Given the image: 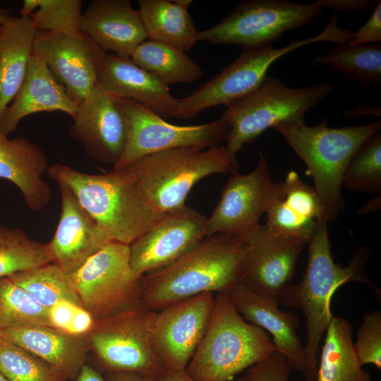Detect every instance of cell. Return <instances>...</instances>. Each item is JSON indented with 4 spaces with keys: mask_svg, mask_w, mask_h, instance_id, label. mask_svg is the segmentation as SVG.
I'll list each match as a JSON object with an SVG mask.
<instances>
[{
    "mask_svg": "<svg viewBox=\"0 0 381 381\" xmlns=\"http://www.w3.org/2000/svg\"><path fill=\"white\" fill-rule=\"evenodd\" d=\"M138 11L147 39L175 47L185 52L197 42L198 30L184 8L174 0H138Z\"/></svg>",
    "mask_w": 381,
    "mask_h": 381,
    "instance_id": "f1b7e54d",
    "label": "cell"
},
{
    "mask_svg": "<svg viewBox=\"0 0 381 381\" xmlns=\"http://www.w3.org/2000/svg\"><path fill=\"white\" fill-rule=\"evenodd\" d=\"M317 381H373L358 359L351 325L341 317L333 316L325 332Z\"/></svg>",
    "mask_w": 381,
    "mask_h": 381,
    "instance_id": "83f0119b",
    "label": "cell"
},
{
    "mask_svg": "<svg viewBox=\"0 0 381 381\" xmlns=\"http://www.w3.org/2000/svg\"><path fill=\"white\" fill-rule=\"evenodd\" d=\"M332 90L327 82L292 87L278 78L267 75L253 91L226 105L220 118L230 128L226 146L230 174L238 171L237 155L246 144L277 124L305 123L307 111Z\"/></svg>",
    "mask_w": 381,
    "mask_h": 381,
    "instance_id": "8992f818",
    "label": "cell"
},
{
    "mask_svg": "<svg viewBox=\"0 0 381 381\" xmlns=\"http://www.w3.org/2000/svg\"><path fill=\"white\" fill-rule=\"evenodd\" d=\"M274 185L267 159L260 151L255 169L246 174H230L217 205L207 218V236L226 234L241 238L254 230L266 212Z\"/></svg>",
    "mask_w": 381,
    "mask_h": 381,
    "instance_id": "9a60e30c",
    "label": "cell"
},
{
    "mask_svg": "<svg viewBox=\"0 0 381 381\" xmlns=\"http://www.w3.org/2000/svg\"><path fill=\"white\" fill-rule=\"evenodd\" d=\"M380 0H318L319 7H327L334 11L355 12L375 8Z\"/></svg>",
    "mask_w": 381,
    "mask_h": 381,
    "instance_id": "b9f144b4",
    "label": "cell"
},
{
    "mask_svg": "<svg viewBox=\"0 0 381 381\" xmlns=\"http://www.w3.org/2000/svg\"><path fill=\"white\" fill-rule=\"evenodd\" d=\"M80 30L104 53L123 58H131L147 40L140 13L130 0L92 1L82 15Z\"/></svg>",
    "mask_w": 381,
    "mask_h": 381,
    "instance_id": "7402d4cb",
    "label": "cell"
},
{
    "mask_svg": "<svg viewBox=\"0 0 381 381\" xmlns=\"http://www.w3.org/2000/svg\"><path fill=\"white\" fill-rule=\"evenodd\" d=\"M33 325L52 326L48 309L9 277L0 278V330Z\"/></svg>",
    "mask_w": 381,
    "mask_h": 381,
    "instance_id": "836d02e7",
    "label": "cell"
},
{
    "mask_svg": "<svg viewBox=\"0 0 381 381\" xmlns=\"http://www.w3.org/2000/svg\"><path fill=\"white\" fill-rule=\"evenodd\" d=\"M11 17L9 9H6L0 6V30Z\"/></svg>",
    "mask_w": 381,
    "mask_h": 381,
    "instance_id": "681fc988",
    "label": "cell"
},
{
    "mask_svg": "<svg viewBox=\"0 0 381 381\" xmlns=\"http://www.w3.org/2000/svg\"><path fill=\"white\" fill-rule=\"evenodd\" d=\"M76 381H106V380L96 369L85 364L82 367Z\"/></svg>",
    "mask_w": 381,
    "mask_h": 381,
    "instance_id": "7dc6e473",
    "label": "cell"
},
{
    "mask_svg": "<svg viewBox=\"0 0 381 381\" xmlns=\"http://www.w3.org/2000/svg\"><path fill=\"white\" fill-rule=\"evenodd\" d=\"M306 272L298 284L288 285L279 296L284 306L301 309L306 322L307 341L304 346L308 373L306 381H317V354L322 337L333 318L331 300L336 290L346 283L363 282L372 286L365 267L370 255L368 247L356 248L349 264L334 262L327 223L315 227L309 241Z\"/></svg>",
    "mask_w": 381,
    "mask_h": 381,
    "instance_id": "7a4b0ae2",
    "label": "cell"
},
{
    "mask_svg": "<svg viewBox=\"0 0 381 381\" xmlns=\"http://www.w3.org/2000/svg\"><path fill=\"white\" fill-rule=\"evenodd\" d=\"M116 104L125 122L126 139L123 155L113 169L173 148L219 146L229 135V126L221 118L200 125L180 126L169 123L134 100L116 97Z\"/></svg>",
    "mask_w": 381,
    "mask_h": 381,
    "instance_id": "7c38bea8",
    "label": "cell"
},
{
    "mask_svg": "<svg viewBox=\"0 0 381 381\" xmlns=\"http://www.w3.org/2000/svg\"><path fill=\"white\" fill-rule=\"evenodd\" d=\"M343 187L381 195V133L367 139L351 157L344 174Z\"/></svg>",
    "mask_w": 381,
    "mask_h": 381,
    "instance_id": "d590c367",
    "label": "cell"
},
{
    "mask_svg": "<svg viewBox=\"0 0 381 381\" xmlns=\"http://www.w3.org/2000/svg\"><path fill=\"white\" fill-rule=\"evenodd\" d=\"M293 370L281 353L274 351L263 361L247 370L244 381H290Z\"/></svg>",
    "mask_w": 381,
    "mask_h": 381,
    "instance_id": "f35d334b",
    "label": "cell"
},
{
    "mask_svg": "<svg viewBox=\"0 0 381 381\" xmlns=\"http://www.w3.org/2000/svg\"><path fill=\"white\" fill-rule=\"evenodd\" d=\"M30 17H11L0 30V115L25 77L37 32Z\"/></svg>",
    "mask_w": 381,
    "mask_h": 381,
    "instance_id": "4316f807",
    "label": "cell"
},
{
    "mask_svg": "<svg viewBox=\"0 0 381 381\" xmlns=\"http://www.w3.org/2000/svg\"><path fill=\"white\" fill-rule=\"evenodd\" d=\"M47 173L71 189L111 241L130 245L167 215L150 204L126 167L91 174L55 164Z\"/></svg>",
    "mask_w": 381,
    "mask_h": 381,
    "instance_id": "3957f363",
    "label": "cell"
},
{
    "mask_svg": "<svg viewBox=\"0 0 381 381\" xmlns=\"http://www.w3.org/2000/svg\"><path fill=\"white\" fill-rule=\"evenodd\" d=\"M124 167L150 204L168 214L186 206L189 192L200 180L230 173L231 166L226 146L219 145L173 148L145 156Z\"/></svg>",
    "mask_w": 381,
    "mask_h": 381,
    "instance_id": "52a82bcc",
    "label": "cell"
},
{
    "mask_svg": "<svg viewBox=\"0 0 381 381\" xmlns=\"http://www.w3.org/2000/svg\"><path fill=\"white\" fill-rule=\"evenodd\" d=\"M227 294L240 315L270 334L275 351L282 354L292 368L305 377L308 365L304 346L296 334L299 325L296 314L282 311L279 296L254 291L242 282Z\"/></svg>",
    "mask_w": 381,
    "mask_h": 381,
    "instance_id": "ffe728a7",
    "label": "cell"
},
{
    "mask_svg": "<svg viewBox=\"0 0 381 381\" xmlns=\"http://www.w3.org/2000/svg\"><path fill=\"white\" fill-rule=\"evenodd\" d=\"M274 351L269 334L247 322L227 294L219 293L206 332L186 372L194 381H232Z\"/></svg>",
    "mask_w": 381,
    "mask_h": 381,
    "instance_id": "5b68a950",
    "label": "cell"
},
{
    "mask_svg": "<svg viewBox=\"0 0 381 381\" xmlns=\"http://www.w3.org/2000/svg\"><path fill=\"white\" fill-rule=\"evenodd\" d=\"M266 213L265 226L270 232L305 243L318 223L326 222L324 206L314 188L294 170L283 181L275 183Z\"/></svg>",
    "mask_w": 381,
    "mask_h": 381,
    "instance_id": "44dd1931",
    "label": "cell"
},
{
    "mask_svg": "<svg viewBox=\"0 0 381 381\" xmlns=\"http://www.w3.org/2000/svg\"><path fill=\"white\" fill-rule=\"evenodd\" d=\"M78 104L68 95L46 64L32 52L21 87L13 103L0 115V133L8 136L23 118L38 112L62 111L73 119Z\"/></svg>",
    "mask_w": 381,
    "mask_h": 381,
    "instance_id": "cb8c5ba5",
    "label": "cell"
},
{
    "mask_svg": "<svg viewBox=\"0 0 381 381\" xmlns=\"http://www.w3.org/2000/svg\"><path fill=\"white\" fill-rule=\"evenodd\" d=\"M321 13L322 8L314 2L248 0L236 5L212 27L198 31L197 42L242 49L273 45L286 32L310 24Z\"/></svg>",
    "mask_w": 381,
    "mask_h": 381,
    "instance_id": "9c48e42d",
    "label": "cell"
},
{
    "mask_svg": "<svg viewBox=\"0 0 381 381\" xmlns=\"http://www.w3.org/2000/svg\"><path fill=\"white\" fill-rule=\"evenodd\" d=\"M95 324V320L91 314L85 308L78 307L73 315L68 333L81 335L90 332Z\"/></svg>",
    "mask_w": 381,
    "mask_h": 381,
    "instance_id": "7bdbcfd3",
    "label": "cell"
},
{
    "mask_svg": "<svg viewBox=\"0 0 381 381\" xmlns=\"http://www.w3.org/2000/svg\"><path fill=\"white\" fill-rule=\"evenodd\" d=\"M241 239L246 246L242 283L254 291L279 296L291 284L306 243L274 235L260 224Z\"/></svg>",
    "mask_w": 381,
    "mask_h": 381,
    "instance_id": "e0dca14e",
    "label": "cell"
},
{
    "mask_svg": "<svg viewBox=\"0 0 381 381\" xmlns=\"http://www.w3.org/2000/svg\"><path fill=\"white\" fill-rule=\"evenodd\" d=\"M47 244L19 228L0 224V278L51 263Z\"/></svg>",
    "mask_w": 381,
    "mask_h": 381,
    "instance_id": "d6a6232c",
    "label": "cell"
},
{
    "mask_svg": "<svg viewBox=\"0 0 381 381\" xmlns=\"http://www.w3.org/2000/svg\"><path fill=\"white\" fill-rule=\"evenodd\" d=\"M70 126V136L77 140L91 158L114 167L126 145L123 118L116 96L98 85L78 107Z\"/></svg>",
    "mask_w": 381,
    "mask_h": 381,
    "instance_id": "ac0fdd59",
    "label": "cell"
},
{
    "mask_svg": "<svg viewBox=\"0 0 381 381\" xmlns=\"http://www.w3.org/2000/svg\"><path fill=\"white\" fill-rule=\"evenodd\" d=\"M307 167L327 223L338 219L344 208L341 188L346 168L357 149L381 131V122L332 128L327 119L315 126L279 123L274 128Z\"/></svg>",
    "mask_w": 381,
    "mask_h": 381,
    "instance_id": "277c9868",
    "label": "cell"
},
{
    "mask_svg": "<svg viewBox=\"0 0 381 381\" xmlns=\"http://www.w3.org/2000/svg\"><path fill=\"white\" fill-rule=\"evenodd\" d=\"M97 85L117 97L137 102L161 117H172L180 102L157 75L137 66L131 58L114 54H105Z\"/></svg>",
    "mask_w": 381,
    "mask_h": 381,
    "instance_id": "603a6c76",
    "label": "cell"
},
{
    "mask_svg": "<svg viewBox=\"0 0 381 381\" xmlns=\"http://www.w3.org/2000/svg\"><path fill=\"white\" fill-rule=\"evenodd\" d=\"M33 52L78 104L98 85V75L107 54L81 32L37 31Z\"/></svg>",
    "mask_w": 381,
    "mask_h": 381,
    "instance_id": "5bb4252c",
    "label": "cell"
},
{
    "mask_svg": "<svg viewBox=\"0 0 381 381\" xmlns=\"http://www.w3.org/2000/svg\"><path fill=\"white\" fill-rule=\"evenodd\" d=\"M158 381H194L186 372L183 370H165ZM234 381H244V377L236 379Z\"/></svg>",
    "mask_w": 381,
    "mask_h": 381,
    "instance_id": "bcb514c9",
    "label": "cell"
},
{
    "mask_svg": "<svg viewBox=\"0 0 381 381\" xmlns=\"http://www.w3.org/2000/svg\"><path fill=\"white\" fill-rule=\"evenodd\" d=\"M342 114L344 117L352 119H358L363 115H371L377 118L380 116L381 111L380 107L358 104L351 110L343 111Z\"/></svg>",
    "mask_w": 381,
    "mask_h": 381,
    "instance_id": "ee69618b",
    "label": "cell"
},
{
    "mask_svg": "<svg viewBox=\"0 0 381 381\" xmlns=\"http://www.w3.org/2000/svg\"><path fill=\"white\" fill-rule=\"evenodd\" d=\"M81 0H24L21 17H30L38 31L80 32Z\"/></svg>",
    "mask_w": 381,
    "mask_h": 381,
    "instance_id": "e575fe53",
    "label": "cell"
},
{
    "mask_svg": "<svg viewBox=\"0 0 381 381\" xmlns=\"http://www.w3.org/2000/svg\"><path fill=\"white\" fill-rule=\"evenodd\" d=\"M381 42V1L368 20L356 32H351L346 44H379Z\"/></svg>",
    "mask_w": 381,
    "mask_h": 381,
    "instance_id": "ab89813d",
    "label": "cell"
},
{
    "mask_svg": "<svg viewBox=\"0 0 381 381\" xmlns=\"http://www.w3.org/2000/svg\"><path fill=\"white\" fill-rule=\"evenodd\" d=\"M49 166L36 144L22 137L9 139L0 133V178L16 186L32 211L43 210L51 200V188L43 179Z\"/></svg>",
    "mask_w": 381,
    "mask_h": 381,
    "instance_id": "d4e9b609",
    "label": "cell"
},
{
    "mask_svg": "<svg viewBox=\"0 0 381 381\" xmlns=\"http://www.w3.org/2000/svg\"><path fill=\"white\" fill-rule=\"evenodd\" d=\"M313 66H325L370 88L381 85V45L348 44L335 46L313 59Z\"/></svg>",
    "mask_w": 381,
    "mask_h": 381,
    "instance_id": "4dcf8cb0",
    "label": "cell"
},
{
    "mask_svg": "<svg viewBox=\"0 0 381 381\" xmlns=\"http://www.w3.org/2000/svg\"><path fill=\"white\" fill-rule=\"evenodd\" d=\"M156 312L140 303L95 321L89 343L105 372L135 373L158 381L165 370L150 340Z\"/></svg>",
    "mask_w": 381,
    "mask_h": 381,
    "instance_id": "8fae6325",
    "label": "cell"
},
{
    "mask_svg": "<svg viewBox=\"0 0 381 381\" xmlns=\"http://www.w3.org/2000/svg\"><path fill=\"white\" fill-rule=\"evenodd\" d=\"M69 276L95 321L142 303L145 275L132 270L129 245L110 241Z\"/></svg>",
    "mask_w": 381,
    "mask_h": 381,
    "instance_id": "30bf717a",
    "label": "cell"
},
{
    "mask_svg": "<svg viewBox=\"0 0 381 381\" xmlns=\"http://www.w3.org/2000/svg\"><path fill=\"white\" fill-rule=\"evenodd\" d=\"M131 59L141 68L157 75L168 85L193 83L203 75L200 66L185 52L149 39L135 49Z\"/></svg>",
    "mask_w": 381,
    "mask_h": 381,
    "instance_id": "f546056e",
    "label": "cell"
},
{
    "mask_svg": "<svg viewBox=\"0 0 381 381\" xmlns=\"http://www.w3.org/2000/svg\"><path fill=\"white\" fill-rule=\"evenodd\" d=\"M245 255L239 237L207 236L171 265L145 275L141 302L158 311L201 294H229L242 282Z\"/></svg>",
    "mask_w": 381,
    "mask_h": 381,
    "instance_id": "6da1fadb",
    "label": "cell"
},
{
    "mask_svg": "<svg viewBox=\"0 0 381 381\" xmlns=\"http://www.w3.org/2000/svg\"><path fill=\"white\" fill-rule=\"evenodd\" d=\"M214 301L213 294L204 293L156 312L150 340L164 370H186L206 332Z\"/></svg>",
    "mask_w": 381,
    "mask_h": 381,
    "instance_id": "4fadbf2b",
    "label": "cell"
},
{
    "mask_svg": "<svg viewBox=\"0 0 381 381\" xmlns=\"http://www.w3.org/2000/svg\"><path fill=\"white\" fill-rule=\"evenodd\" d=\"M353 347L360 364H373L381 368V313H365L356 334Z\"/></svg>",
    "mask_w": 381,
    "mask_h": 381,
    "instance_id": "74e56055",
    "label": "cell"
},
{
    "mask_svg": "<svg viewBox=\"0 0 381 381\" xmlns=\"http://www.w3.org/2000/svg\"><path fill=\"white\" fill-rule=\"evenodd\" d=\"M0 337L40 357L68 380H76L85 364L87 344L81 335L33 325L1 329Z\"/></svg>",
    "mask_w": 381,
    "mask_h": 381,
    "instance_id": "484cf974",
    "label": "cell"
},
{
    "mask_svg": "<svg viewBox=\"0 0 381 381\" xmlns=\"http://www.w3.org/2000/svg\"><path fill=\"white\" fill-rule=\"evenodd\" d=\"M106 381H155L147 377L135 373L105 372Z\"/></svg>",
    "mask_w": 381,
    "mask_h": 381,
    "instance_id": "f6af8a7d",
    "label": "cell"
},
{
    "mask_svg": "<svg viewBox=\"0 0 381 381\" xmlns=\"http://www.w3.org/2000/svg\"><path fill=\"white\" fill-rule=\"evenodd\" d=\"M0 381H8L1 372H0Z\"/></svg>",
    "mask_w": 381,
    "mask_h": 381,
    "instance_id": "816d5d0a",
    "label": "cell"
},
{
    "mask_svg": "<svg viewBox=\"0 0 381 381\" xmlns=\"http://www.w3.org/2000/svg\"><path fill=\"white\" fill-rule=\"evenodd\" d=\"M380 198L381 195H375L366 205L363 206L359 210L358 213L363 214L368 212H374L380 210Z\"/></svg>",
    "mask_w": 381,
    "mask_h": 381,
    "instance_id": "c3c4849f",
    "label": "cell"
},
{
    "mask_svg": "<svg viewBox=\"0 0 381 381\" xmlns=\"http://www.w3.org/2000/svg\"><path fill=\"white\" fill-rule=\"evenodd\" d=\"M57 184L61 210L56 231L47 248L52 262L69 275L111 240L83 208L71 189L64 184Z\"/></svg>",
    "mask_w": 381,
    "mask_h": 381,
    "instance_id": "d6986e66",
    "label": "cell"
},
{
    "mask_svg": "<svg viewBox=\"0 0 381 381\" xmlns=\"http://www.w3.org/2000/svg\"><path fill=\"white\" fill-rule=\"evenodd\" d=\"M176 3L180 6L188 8L190 5L192 4V0H174Z\"/></svg>",
    "mask_w": 381,
    "mask_h": 381,
    "instance_id": "f907efd6",
    "label": "cell"
},
{
    "mask_svg": "<svg viewBox=\"0 0 381 381\" xmlns=\"http://www.w3.org/2000/svg\"><path fill=\"white\" fill-rule=\"evenodd\" d=\"M207 237V217L186 205L168 213L130 245V265L142 275L161 270Z\"/></svg>",
    "mask_w": 381,
    "mask_h": 381,
    "instance_id": "2e32d148",
    "label": "cell"
},
{
    "mask_svg": "<svg viewBox=\"0 0 381 381\" xmlns=\"http://www.w3.org/2000/svg\"><path fill=\"white\" fill-rule=\"evenodd\" d=\"M8 277L47 309L61 301L83 308L70 276L54 263L18 272Z\"/></svg>",
    "mask_w": 381,
    "mask_h": 381,
    "instance_id": "1f68e13d",
    "label": "cell"
},
{
    "mask_svg": "<svg viewBox=\"0 0 381 381\" xmlns=\"http://www.w3.org/2000/svg\"><path fill=\"white\" fill-rule=\"evenodd\" d=\"M0 92H1V74H0Z\"/></svg>",
    "mask_w": 381,
    "mask_h": 381,
    "instance_id": "f5cc1de1",
    "label": "cell"
},
{
    "mask_svg": "<svg viewBox=\"0 0 381 381\" xmlns=\"http://www.w3.org/2000/svg\"><path fill=\"white\" fill-rule=\"evenodd\" d=\"M349 35V30L341 28L337 16H332L324 30L315 36L293 39L279 48L267 45L242 49L239 56L218 74L189 95L180 98L172 117L190 119L206 109L221 104L226 107L257 88L267 77L270 66L280 57L310 44L331 42L344 44Z\"/></svg>",
    "mask_w": 381,
    "mask_h": 381,
    "instance_id": "ba28073f",
    "label": "cell"
},
{
    "mask_svg": "<svg viewBox=\"0 0 381 381\" xmlns=\"http://www.w3.org/2000/svg\"><path fill=\"white\" fill-rule=\"evenodd\" d=\"M0 372L8 381H68L40 357L1 337Z\"/></svg>",
    "mask_w": 381,
    "mask_h": 381,
    "instance_id": "8d00e7d4",
    "label": "cell"
},
{
    "mask_svg": "<svg viewBox=\"0 0 381 381\" xmlns=\"http://www.w3.org/2000/svg\"><path fill=\"white\" fill-rule=\"evenodd\" d=\"M78 307L70 302L61 301L48 309L52 326L68 333L73 315Z\"/></svg>",
    "mask_w": 381,
    "mask_h": 381,
    "instance_id": "60d3db41",
    "label": "cell"
}]
</instances>
